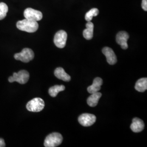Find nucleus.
Returning <instances> with one entry per match:
<instances>
[{"instance_id": "obj_4", "label": "nucleus", "mask_w": 147, "mask_h": 147, "mask_svg": "<svg viewBox=\"0 0 147 147\" xmlns=\"http://www.w3.org/2000/svg\"><path fill=\"white\" fill-rule=\"evenodd\" d=\"M30 78V74L26 70H20L18 73H14L13 76L8 78L9 82H18L20 84H25Z\"/></svg>"}, {"instance_id": "obj_7", "label": "nucleus", "mask_w": 147, "mask_h": 147, "mask_svg": "<svg viewBox=\"0 0 147 147\" xmlns=\"http://www.w3.org/2000/svg\"><path fill=\"white\" fill-rule=\"evenodd\" d=\"M24 15L25 19L33 21H40L42 18V14L41 11L31 8H26L24 11Z\"/></svg>"}, {"instance_id": "obj_9", "label": "nucleus", "mask_w": 147, "mask_h": 147, "mask_svg": "<svg viewBox=\"0 0 147 147\" xmlns=\"http://www.w3.org/2000/svg\"><path fill=\"white\" fill-rule=\"evenodd\" d=\"M129 38V34L125 31H121L117 33L116 36V42L121 45V49L126 50L128 48L127 40Z\"/></svg>"}, {"instance_id": "obj_18", "label": "nucleus", "mask_w": 147, "mask_h": 147, "mask_svg": "<svg viewBox=\"0 0 147 147\" xmlns=\"http://www.w3.org/2000/svg\"><path fill=\"white\" fill-rule=\"evenodd\" d=\"M99 11L97 8H92L88 11L85 15V19L87 21H90L94 16H96L99 14Z\"/></svg>"}, {"instance_id": "obj_20", "label": "nucleus", "mask_w": 147, "mask_h": 147, "mask_svg": "<svg viewBox=\"0 0 147 147\" xmlns=\"http://www.w3.org/2000/svg\"><path fill=\"white\" fill-rule=\"evenodd\" d=\"M142 7L144 11H147V0H142Z\"/></svg>"}, {"instance_id": "obj_13", "label": "nucleus", "mask_w": 147, "mask_h": 147, "mask_svg": "<svg viewBox=\"0 0 147 147\" xmlns=\"http://www.w3.org/2000/svg\"><path fill=\"white\" fill-rule=\"evenodd\" d=\"M86 27V28L83 32V36L86 39L90 40L93 37L94 24L90 21H87Z\"/></svg>"}, {"instance_id": "obj_16", "label": "nucleus", "mask_w": 147, "mask_h": 147, "mask_svg": "<svg viewBox=\"0 0 147 147\" xmlns=\"http://www.w3.org/2000/svg\"><path fill=\"white\" fill-rule=\"evenodd\" d=\"M135 88L139 92H145L147 89V78L139 79L136 83Z\"/></svg>"}, {"instance_id": "obj_8", "label": "nucleus", "mask_w": 147, "mask_h": 147, "mask_svg": "<svg viewBox=\"0 0 147 147\" xmlns=\"http://www.w3.org/2000/svg\"><path fill=\"white\" fill-rule=\"evenodd\" d=\"M96 116L90 113H84L79 116L78 121L80 124L85 127L91 126L96 121Z\"/></svg>"}, {"instance_id": "obj_12", "label": "nucleus", "mask_w": 147, "mask_h": 147, "mask_svg": "<svg viewBox=\"0 0 147 147\" xmlns=\"http://www.w3.org/2000/svg\"><path fill=\"white\" fill-rule=\"evenodd\" d=\"M102 80L100 78H96L94 79L93 84L87 88V91L90 94L99 92L101 89V86L102 84Z\"/></svg>"}, {"instance_id": "obj_2", "label": "nucleus", "mask_w": 147, "mask_h": 147, "mask_svg": "<svg viewBox=\"0 0 147 147\" xmlns=\"http://www.w3.org/2000/svg\"><path fill=\"white\" fill-rule=\"evenodd\" d=\"M63 141L62 135L58 132H53L49 135L44 141L45 147H57L60 145Z\"/></svg>"}, {"instance_id": "obj_1", "label": "nucleus", "mask_w": 147, "mask_h": 147, "mask_svg": "<svg viewBox=\"0 0 147 147\" xmlns=\"http://www.w3.org/2000/svg\"><path fill=\"white\" fill-rule=\"evenodd\" d=\"M16 27L19 30L22 31L33 33L37 31L39 27V25L37 21L25 19L18 21L16 23Z\"/></svg>"}, {"instance_id": "obj_3", "label": "nucleus", "mask_w": 147, "mask_h": 147, "mask_svg": "<svg viewBox=\"0 0 147 147\" xmlns=\"http://www.w3.org/2000/svg\"><path fill=\"white\" fill-rule=\"evenodd\" d=\"M45 107V102L42 98H36L30 101L26 105L27 110L30 112H38L42 111Z\"/></svg>"}, {"instance_id": "obj_6", "label": "nucleus", "mask_w": 147, "mask_h": 147, "mask_svg": "<svg viewBox=\"0 0 147 147\" xmlns=\"http://www.w3.org/2000/svg\"><path fill=\"white\" fill-rule=\"evenodd\" d=\"M67 33L65 31L60 30L57 32L54 37L53 42L55 45L60 49L65 47L67 40Z\"/></svg>"}, {"instance_id": "obj_10", "label": "nucleus", "mask_w": 147, "mask_h": 147, "mask_svg": "<svg viewBox=\"0 0 147 147\" xmlns=\"http://www.w3.org/2000/svg\"><path fill=\"white\" fill-rule=\"evenodd\" d=\"M102 52L106 57L107 61L110 65H114L117 62V59L116 54L113 50L109 47H104L102 50Z\"/></svg>"}, {"instance_id": "obj_19", "label": "nucleus", "mask_w": 147, "mask_h": 147, "mask_svg": "<svg viewBox=\"0 0 147 147\" xmlns=\"http://www.w3.org/2000/svg\"><path fill=\"white\" fill-rule=\"evenodd\" d=\"M8 11V7L7 5L3 2L0 3V20L5 18Z\"/></svg>"}, {"instance_id": "obj_5", "label": "nucleus", "mask_w": 147, "mask_h": 147, "mask_svg": "<svg viewBox=\"0 0 147 147\" xmlns=\"http://www.w3.org/2000/svg\"><path fill=\"white\" fill-rule=\"evenodd\" d=\"M34 57V53L31 49L29 48L24 49L20 53L14 55L16 60L20 61L24 63H28L32 61Z\"/></svg>"}, {"instance_id": "obj_17", "label": "nucleus", "mask_w": 147, "mask_h": 147, "mask_svg": "<svg viewBox=\"0 0 147 147\" xmlns=\"http://www.w3.org/2000/svg\"><path fill=\"white\" fill-rule=\"evenodd\" d=\"M65 88V86L63 85H55L49 88V93L51 96L56 97L59 92L63 91Z\"/></svg>"}, {"instance_id": "obj_14", "label": "nucleus", "mask_w": 147, "mask_h": 147, "mask_svg": "<svg viewBox=\"0 0 147 147\" xmlns=\"http://www.w3.org/2000/svg\"><path fill=\"white\" fill-rule=\"evenodd\" d=\"M55 75L58 79L62 80L64 81L68 82L71 80V77L68 74L66 73L62 68L59 67L56 69L55 70Z\"/></svg>"}, {"instance_id": "obj_15", "label": "nucleus", "mask_w": 147, "mask_h": 147, "mask_svg": "<svg viewBox=\"0 0 147 147\" xmlns=\"http://www.w3.org/2000/svg\"><path fill=\"white\" fill-rule=\"evenodd\" d=\"M102 96V94L100 92H95L90 95L87 99V104L90 107H95L98 105L99 100Z\"/></svg>"}, {"instance_id": "obj_11", "label": "nucleus", "mask_w": 147, "mask_h": 147, "mask_svg": "<svg viewBox=\"0 0 147 147\" xmlns=\"http://www.w3.org/2000/svg\"><path fill=\"white\" fill-rule=\"evenodd\" d=\"M144 127V123L143 121L138 118H135L132 120L130 128L134 132H140L142 131Z\"/></svg>"}, {"instance_id": "obj_21", "label": "nucleus", "mask_w": 147, "mask_h": 147, "mask_svg": "<svg viewBox=\"0 0 147 147\" xmlns=\"http://www.w3.org/2000/svg\"><path fill=\"white\" fill-rule=\"evenodd\" d=\"M5 147V141H4L3 139L0 138V147Z\"/></svg>"}]
</instances>
